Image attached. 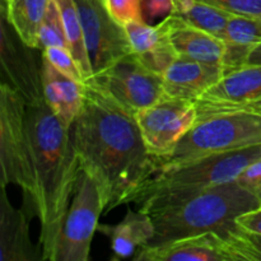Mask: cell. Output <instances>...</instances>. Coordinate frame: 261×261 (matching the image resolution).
<instances>
[{
  "label": "cell",
  "mask_w": 261,
  "mask_h": 261,
  "mask_svg": "<svg viewBox=\"0 0 261 261\" xmlns=\"http://www.w3.org/2000/svg\"><path fill=\"white\" fill-rule=\"evenodd\" d=\"M2 186L22 189L28 213L40 222L38 249L53 261L81 172L70 127L46 103L25 102L3 82L0 88Z\"/></svg>",
  "instance_id": "obj_1"
},
{
  "label": "cell",
  "mask_w": 261,
  "mask_h": 261,
  "mask_svg": "<svg viewBox=\"0 0 261 261\" xmlns=\"http://www.w3.org/2000/svg\"><path fill=\"white\" fill-rule=\"evenodd\" d=\"M84 102L70 126L79 165L99 189L105 213L129 204L140 184L150 175L155 158L144 144L135 116L84 82Z\"/></svg>",
  "instance_id": "obj_2"
},
{
  "label": "cell",
  "mask_w": 261,
  "mask_h": 261,
  "mask_svg": "<svg viewBox=\"0 0 261 261\" xmlns=\"http://www.w3.org/2000/svg\"><path fill=\"white\" fill-rule=\"evenodd\" d=\"M261 158V144L211 155L175 166H154L130 198L147 214L184 203L196 194L236 180L237 176Z\"/></svg>",
  "instance_id": "obj_3"
},
{
  "label": "cell",
  "mask_w": 261,
  "mask_h": 261,
  "mask_svg": "<svg viewBox=\"0 0 261 261\" xmlns=\"http://www.w3.org/2000/svg\"><path fill=\"white\" fill-rule=\"evenodd\" d=\"M260 200L245 190L236 180L212 186L184 203L149 214L154 224V236L148 245L217 233L227 237L237 228L241 214L260 205Z\"/></svg>",
  "instance_id": "obj_4"
},
{
  "label": "cell",
  "mask_w": 261,
  "mask_h": 261,
  "mask_svg": "<svg viewBox=\"0 0 261 261\" xmlns=\"http://www.w3.org/2000/svg\"><path fill=\"white\" fill-rule=\"evenodd\" d=\"M261 144V115L252 111L221 114L198 121L175 149L155 166H175Z\"/></svg>",
  "instance_id": "obj_5"
},
{
  "label": "cell",
  "mask_w": 261,
  "mask_h": 261,
  "mask_svg": "<svg viewBox=\"0 0 261 261\" xmlns=\"http://www.w3.org/2000/svg\"><path fill=\"white\" fill-rule=\"evenodd\" d=\"M103 213V199L96 181L81 168L53 261H88L92 240Z\"/></svg>",
  "instance_id": "obj_6"
},
{
  "label": "cell",
  "mask_w": 261,
  "mask_h": 261,
  "mask_svg": "<svg viewBox=\"0 0 261 261\" xmlns=\"http://www.w3.org/2000/svg\"><path fill=\"white\" fill-rule=\"evenodd\" d=\"M87 82L94 84L133 115L165 96L162 75L145 68L134 54L115 61Z\"/></svg>",
  "instance_id": "obj_7"
},
{
  "label": "cell",
  "mask_w": 261,
  "mask_h": 261,
  "mask_svg": "<svg viewBox=\"0 0 261 261\" xmlns=\"http://www.w3.org/2000/svg\"><path fill=\"white\" fill-rule=\"evenodd\" d=\"M134 116L148 152L155 158L170 154L198 121L195 102L168 96Z\"/></svg>",
  "instance_id": "obj_8"
},
{
  "label": "cell",
  "mask_w": 261,
  "mask_h": 261,
  "mask_svg": "<svg viewBox=\"0 0 261 261\" xmlns=\"http://www.w3.org/2000/svg\"><path fill=\"white\" fill-rule=\"evenodd\" d=\"M94 74L133 54L124 25L107 12L103 0H74Z\"/></svg>",
  "instance_id": "obj_9"
},
{
  "label": "cell",
  "mask_w": 261,
  "mask_h": 261,
  "mask_svg": "<svg viewBox=\"0 0 261 261\" xmlns=\"http://www.w3.org/2000/svg\"><path fill=\"white\" fill-rule=\"evenodd\" d=\"M261 99V65H246L224 75L195 101L198 121L242 111ZM196 121V122H198Z\"/></svg>",
  "instance_id": "obj_10"
},
{
  "label": "cell",
  "mask_w": 261,
  "mask_h": 261,
  "mask_svg": "<svg viewBox=\"0 0 261 261\" xmlns=\"http://www.w3.org/2000/svg\"><path fill=\"white\" fill-rule=\"evenodd\" d=\"M7 19L2 14V66L12 88L19 92L25 102H38L43 99L42 65L37 68L32 50L24 43L20 47L13 37L14 30L7 27ZM42 63V60H41Z\"/></svg>",
  "instance_id": "obj_11"
},
{
  "label": "cell",
  "mask_w": 261,
  "mask_h": 261,
  "mask_svg": "<svg viewBox=\"0 0 261 261\" xmlns=\"http://www.w3.org/2000/svg\"><path fill=\"white\" fill-rule=\"evenodd\" d=\"M137 261H236L228 242L217 233L168 241L160 245H144L135 252Z\"/></svg>",
  "instance_id": "obj_12"
},
{
  "label": "cell",
  "mask_w": 261,
  "mask_h": 261,
  "mask_svg": "<svg viewBox=\"0 0 261 261\" xmlns=\"http://www.w3.org/2000/svg\"><path fill=\"white\" fill-rule=\"evenodd\" d=\"M28 211L17 209L9 201L2 186L0 198V260L36 261L42 260L38 246L31 241Z\"/></svg>",
  "instance_id": "obj_13"
},
{
  "label": "cell",
  "mask_w": 261,
  "mask_h": 261,
  "mask_svg": "<svg viewBox=\"0 0 261 261\" xmlns=\"http://www.w3.org/2000/svg\"><path fill=\"white\" fill-rule=\"evenodd\" d=\"M162 22L178 58L221 66L224 53L223 40L189 24L173 13Z\"/></svg>",
  "instance_id": "obj_14"
},
{
  "label": "cell",
  "mask_w": 261,
  "mask_h": 261,
  "mask_svg": "<svg viewBox=\"0 0 261 261\" xmlns=\"http://www.w3.org/2000/svg\"><path fill=\"white\" fill-rule=\"evenodd\" d=\"M223 76L219 65L177 58L163 73L165 96L195 102Z\"/></svg>",
  "instance_id": "obj_15"
},
{
  "label": "cell",
  "mask_w": 261,
  "mask_h": 261,
  "mask_svg": "<svg viewBox=\"0 0 261 261\" xmlns=\"http://www.w3.org/2000/svg\"><path fill=\"white\" fill-rule=\"evenodd\" d=\"M124 28L133 54L149 70L163 75L178 58L168 40L163 22L152 25L144 20H135L126 23Z\"/></svg>",
  "instance_id": "obj_16"
},
{
  "label": "cell",
  "mask_w": 261,
  "mask_h": 261,
  "mask_svg": "<svg viewBox=\"0 0 261 261\" xmlns=\"http://www.w3.org/2000/svg\"><path fill=\"white\" fill-rule=\"evenodd\" d=\"M42 91L46 103L65 126L70 127L84 102V82L69 78L42 55Z\"/></svg>",
  "instance_id": "obj_17"
},
{
  "label": "cell",
  "mask_w": 261,
  "mask_h": 261,
  "mask_svg": "<svg viewBox=\"0 0 261 261\" xmlns=\"http://www.w3.org/2000/svg\"><path fill=\"white\" fill-rule=\"evenodd\" d=\"M101 233L110 239L111 250L117 259L134 256L138 249L148 245L154 236V224L149 214L127 209L122 221L117 224H98Z\"/></svg>",
  "instance_id": "obj_18"
},
{
  "label": "cell",
  "mask_w": 261,
  "mask_h": 261,
  "mask_svg": "<svg viewBox=\"0 0 261 261\" xmlns=\"http://www.w3.org/2000/svg\"><path fill=\"white\" fill-rule=\"evenodd\" d=\"M50 0H3L2 14L27 46L40 48L38 33Z\"/></svg>",
  "instance_id": "obj_19"
},
{
  "label": "cell",
  "mask_w": 261,
  "mask_h": 261,
  "mask_svg": "<svg viewBox=\"0 0 261 261\" xmlns=\"http://www.w3.org/2000/svg\"><path fill=\"white\" fill-rule=\"evenodd\" d=\"M173 14L189 24L223 40L231 14L199 0H173Z\"/></svg>",
  "instance_id": "obj_20"
},
{
  "label": "cell",
  "mask_w": 261,
  "mask_h": 261,
  "mask_svg": "<svg viewBox=\"0 0 261 261\" xmlns=\"http://www.w3.org/2000/svg\"><path fill=\"white\" fill-rule=\"evenodd\" d=\"M56 3H58L64 20L69 51L78 63L82 74H83L84 82H86L87 79L93 75V71H92L91 63H89L83 27H82L81 19H79L75 3L74 0H56Z\"/></svg>",
  "instance_id": "obj_21"
},
{
  "label": "cell",
  "mask_w": 261,
  "mask_h": 261,
  "mask_svg": "<svg viewBox=\"0 0 261 261\" xmlns=\"http://www.w3.org/2000/svg\"><path fill=\"white\" fill-rule=\"evenodd\" d=\"M223 41L227 45L252 51V48L261 42V18L231 15Z\"/></svg>",
  "instance_id": "obj_22"
},
{
  "label": "cell",
  "mask_w": 261,
  "mask_h": 261,
  "mask_svg": "<svg viewBox=\"0 0 261 261\" xmlns=\"http://www.w3.org/2000/svg\"><path fill=\"white\" fill-rule=\"evenodd\" d=\"M38 42H40V48L42 50L51 46L65 47L69 50L64 20L56 0L48 2L45 17L41 23L40 33H38Z\"/></svg>",
  "instance_id": "obj_23"
},
{
  "label": "cell",
  "mask_w": 261,
  "mask_h": 261,
  "mask_svg": "<svg viewBox=\"0 0 261 261\" xmlns=\"http://www.w3.org/2000/svg\"><path fill=\"white\" fill-rule=\"evenodd\" d=\"M224 240L228 242L236 261H261V234L237 227Z\"/></svg>",
  "instance_id": "obj_24"
},
{
  "label": "cell",
  "mask_w": 261,
  "mask_h": 261,
  "mask_svg": "<svg viewBox=\"0 0 261 261\" xmlns=\"http://www.w3.org/2000/svg\"><path fill=\"white\" fill-rule=\"evenodd\" d=\"M43 58L47 59L59 71L68 75L69 78L75 79L78 82H84L83 74L75 59L73 58L70 51L65 47H46L42 50Z\"/></svg>",
  "instance_id": "obj_25"
},
{
  "label": "cell",
  "mask_w": 261,
  "mask_h": 261,
  "mask_svg": "<svg viewBox=\"0 0 261 261\" xmlns=\"http://www.w3.org/2000/svg\"><path fill=\"white\" fill-rule=\"evenodd\" d=\"M103 4L119 24L125 25L129 22L144 20L142 0H103Z\"/></svg>",
  "instance_id": "obj_26"
},
{
  "label": "cell",
  "mask_w": 261,
  "mask_h": 261,
  "mask_svg": "<svg viewBox=\"0 0 261 261\" xmlns=\"http://www.w3.org/2000/svg\"><path fill=\"white\" fill-rule=\"evenodd\" d=\"M231 15L261 18V0H199Z\"/></svg>",
  "instance_id": "obj_27"
},
{
  "label": "cell",
  "mask_w": 261,
  "mask_h": 261,
  "mask_svg": "<svg viewBox=\"0 0 261 261\" xmlns=\"http://www.w3.org/2000/svg\"><path fill=\"white\" fill-rule=\"evenodd\" d=\"M236 181L245 190L256 196L261 203V158L252 162L250 166H247L237 176Z\"/></svg>",
  "instance_id": "obj_28"
},
{
  "label": "cell",
  "mask_w": 261,
  "mask_h": 261,
  "mask_svg": "<svg viewBox=\"0 0 261 261\" xmlns=\"http://www.w3.org/2000/svg\"><path fill=\"white\" fill-rule=\"evenodd\" d=\"M142 9L144 22H153L157 18L168 17L175 9L173 0H142Z\"/></svg>",
  "instance_id": "obj_29"
},
{
  "label": "cell",
  "mask_w": 261,
  "mask_h": 261,
  "mask_svg": "<svg viewBox=\"0 0 261 261\" xmlns=\"http://www.w3.org/2000/svg\"><path fill=\"white\" fill-rule=\"evenodd\" d=\"M236 223L245 231L261 234V204L257 208L241 214L236 219Z\"/></svg>",
  "instance_id": "obj_30"
},
{
  "label": "cell",
  "mask_w": 261,
  "mask_h": 261,
  "mask_svg": "<svg viewBox=\"0 0 261 261\" xmlns=\"http://www.w3.org/2000/svg\"><path fill=\"white\" fill-rule=\"evenodd\" d=\"M247 65H261V42L257 43L250 53Z\"/></svg>",
  "instance_id": "obj_31"
},
{
  "label": "cell",
  "mask_w": 261,
  "mask_h": 261,
  "mask_svg": "<svg viewBox=\"0 0 261 261\" xmlns=\"http://www.w3.org/2000/svg\"><path fill=\"white\" fill-rule=\"evenodd\" d=\"M242 111H252V112H256V114L261 115V99L256 102H252V103L247 105Z\"/></svg>",
  "instance_id": "obj_32"
}]
</instances>
